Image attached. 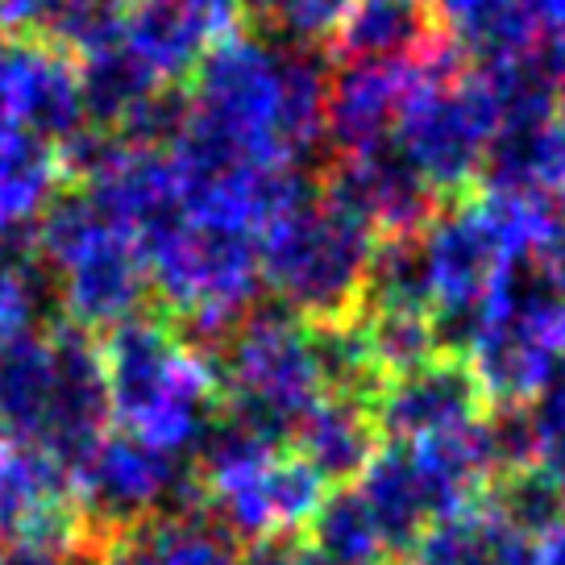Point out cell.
Segmentation results:
<instances>
[{
  "instance_id": "obj_12",
  "label": "cell",
  "mask_w": 565,
  "mask_h": 565,
  "mask_svg": "<svg viewBox=\"0 0 565 565\" xmlns=\"http://www.w3.org/2000/svg\"><path fill=\"white\" fill-rule=\"evenodd\" d=\"M79 557H88V565H233L237 545L209 508H183L88 532Z\"/></svg>"
},
{
  "instance_id": "obj_8",
  "label": "cell",
  "mask_w": 565,
  "mask_h": 565,
  "mask_svg": "<svg viewBox=\"0 0 565 565\" xmlns=\"http://www.w3.org/2000/svg\"><path fill=\"white\" fill-rule=\"evenodd\" d=\"M0 541L13 548L79 553L88 524L75 499V478L42 449L0 437Z\"/></svg>"
},
{
  "instance_id": "obj_9",
  "label": "cell",
  "mask_w": 565,
  "mask_h": 565,
  "mask_svg": "<svg viewBox=\"0 0 565 565\" xmlns=\"http://www.w3.org/2000/svg\"><path fill=\"white\" fill-rule=\"evenodd\" d=\"M491 412L470 362L458 353H437L416 371L387 379L374 391L371 416L383 441L416 445L458 437Z\"/></svg>"
},
{
  "instance_id": "obj_23",
  "label": "cell",
  "mask_w": 565,
  "mask_h": 565,
  "mask_svg": "<svg viewBox=\"0 0 565 565\" xmlns=\"http://www.w3.org/2000/svg\"><path fill=\"white\" fill-rule=\"evenodd\" d=\"M353 0H249L246 9L263 25V38L320 51L341 30Z\"/></svg>"
},
{
  "instance_id": "obj_31",
  "label": "cell",
  "mask_w": 565,
  "mask_h": 565,
  "mask_svg": "<svg viewBox=\"0 0 565 565\" xmlns=\"http://www.w3.org/2000/svg\"><path fill=\"white\" fill-rule=\"evenodd\" d=\"M0 562H4V541H0Z\"/></svg>"
},
{
  "instance_id": "obj_7",
  "label": "cell",
  "mask_w": 565,
  "mask_h": 565,
  "mask_svg": "<svg viewBox=\"0 0 565 565\" xmlns=\"http://www.w3.org/2000/svg\"><path fill=\"white\" fill-rule=\"evenodd\" d=\"M192 458H179L125 433H108L75 470V499L88 532L138 524L146 515L204 508Z\"/></svg>"
},
{
  "instance_id": "obj_25",
  "label": "cell",
  "mask_w": 565,
  "mask_h": 565,
  "mask_svg": "<svg viewBox=\"0 0 565 565\" xmlns=\"http://www.w3.org/2000/svg\"><path fill=\"white\" fill-rule=\"evenodd\" d=\"M46 296H54V287H51V275H46L42 258H30V263L18 266V270L0 275V350L18 333L34 329V320H38V312H42Z\"/></svg>"
},
{
  "instance_id": "obj_20",
  "label": "cell",
  "mask_w": 565,
  "mask_h": 565,
  "mask_svg": "<svg viewBox=\"0 0 565 565\" xmlns=\"http://www.w3.org/2000/svg\"><path fill=\"white\" fill-rule=\"evenodd\" d=\"M308 536V548L329 565H399V553L391 548L387 532L379 529L358 487H337L324 494Z\"/></svg>"
},
{
  "instance_id": "obj_17",
  "label": "cell",
  "mask_w": 565,
  "mask_h": 565,
  "mask_svg": "<svg viewBox=\"0 0 565 565\" xmlns=\"http://www.w3.org/2000/svg\"><path fill=\"white\" fill-rule=\"evenodd\" d=\"M478 175L487 183V192L565 204V138L557 134L553 117L499 125Z\"/></svg>"
},
{
  "instance_id": "obj_5",
  "label": "cell",
  "mask_w": 565,
  "mask_h": 565,
  "mask_svg": "<svg viewBox=\"0 0 565 565\" xmlns=\"http://www.w3.org/2000/svg\"><path fill=\"white\" fill-rule=\"evenodd\" d=\"M34 249L51 275L54 300L84 333L100 337V329L108 333L121 320L141 317L150 279L138 242L96 209L84 188L54 195L46 204L38 216Z\"/></svg>"
},
{
  "instance_id": "obj_29",
  "label": "cell",
  "mask_w": 565,
  "mask_h": 565,
  "mask_svg": "<svg viewBox=\"0 0 565 565\" xmlns=\"http://www.w3.org/2000/svg\"><path fill=\"white\" fill-rule=\"evenodd\" d=\"M287 565H329V562H320L308 545H291V557H287Z\"/></svg>"
},
{
  "instance_id": "obj_2",
  "label": "cell",
  "mask_w": 565,
  "mask_h": 565,
  "mask_svg": "<svg viewBox=\"0 0 565 565\" xmlns=\"http://www.w3.org/2000/svg\"><path fill=\"white\" fill-rule=\"evenodd\" d=\"M100 366L108 387V420L125 437L167 454H188L216 416V371L212 358L188 345L175 324L129 317L100 341Z\"/></svg>"
},
{
  "instance_id": "obj_16",
  "label": "cell",
  "mask_w": 565,
  "mask_h": 565,
  "mask_svg": "<svg viewBox=\"0 0 565 565\" xmlns=\"http://www.w3.org/2000/svg\"><path fill=\"white\" fill-rule=\"evenodd\" d=\"M441 42L433 0H353L341 30V63H416Z\"/></svg>"
},
{
  "instance_id": "obj_24",
  "label": "cell",
  "mask_w": 565,
  "mask_h": 565,
  "mask_svg": "<svg viewBox=\"0 0 565 565\" xmlns=\"http://www.w3.org/2000/svg\"><path fill=\"white\" fill-rule=\"evenodd\" d=\"M532 428V470L565 494V379H553L529 404Z\"/></svg>"
},
{
  "instance_id": "obj_6",
  "label": "cell",
  "mask_w": 565,
  "mask_h": 565,
  "mask_svg": "<svg viewBox=\"0 0 565 565\" xmlns=\"http://www.w3.org/2000/svg\"><path fill=\"white\" fill-rule=\"evenodd\" d=\"M494 129L499 113L491 92L449 38L412 63L391 141L433 192H461L482 171Z\"/></svg>"
},
{
  "instance_id": "obj_30",
  "label": "cell",
  "mask_w": 565,
  "mask_h": 565,
  "mask_svg": "<svg viewBox=\"0 0 565 565\" xmlns=\"http://www.w3.org/2000/svg\"><path fill=\"white\" fill-rule=\"evenodd\" d=\"M553 125H557V134L565 138V79H562V88H557V105H553Z\"/></svg>"
},
{
  "instance_id": "obj_21",
  "label": "cell",
  "mask_w": 565,
  "mask_h": 565,
  "mask_svg": "<svg viewBox=\"0 0 565 565\" xmlns=\"http://www.w3.org/2000/svg\"><path fill=\"white\" fill-rule=\"evenodd\" d=\"M362 312H424L433 317L428 275H424L420 233L416 237H379L366 266Z\"/></svg>"
},
{
  "instance_id": "obj_1",
  "label": "cell",
  "mask_w": 565,
  "mask_h": 565,
  "mask_svg": "<svg viewBox=\"0 0 565 565\" xmlns=\"http://www.w3.org/2000/svg\"><path fill=\"white\" fill-rule=\"evenodd\" d=\"M0 437L42 449L75 475L108 437L100 337L79 324H34L0 350Z\"/></svg>"
},
{
  "instance_id": "obj_28",
  "label": "cell",
  "mask_w": 565,
  "mask_h": 565,
  "mask_svg": "<svg viewBox=\"0 0 565 565\" xmlns=\"http://www.w3.org/2000/svg\"><path fill=\"white\" fill-rule=\"evenodd\" d=\"M79 553H54V548H13L0 565H75Z\"/></svg>"
},
{
  "instance_id": "obj_22",
  "label": "cell",
  "mask_w": 565,
  "mask_h": 565,
  "mask_svg": "<svg viewBox=\"0 0 565 565\" xmlns=\"http://www.w3.org/2000/svg\"><path fill=\"white\" fill-rule=\"evenodd\" d=\"M358 329L383 383L416 371L441 353L437 324L424 312H358Z\"/></svg>"
},
{
  "instance_id": "obj_14",
  "label": "cell",
  "mask_w": 565,
  "mask_h": 565,
  "mask_svg": "<svg viewBox=\"0 0 565 565\" xmlns=\"http://www.w3.org/2000/svg\"><path fill=\"white\" fill-rule=\"evenodd\" d=\"M379 428H374L371 404L353 399V395H324L291 433L287 449L312 470V475L337 491V487H353L366 461L379 454Z\"/></svg>"
},
{
  "instance_id": "obj_19",
  "label": "cell",
  "mask_w": 565,
  "mask_h": 565,
  "mask_svg": "<svg viewBox=\"0 0 565 565\" xmlns=\"http://www.w3.org/2000/svg\"><path fill=\"white\" fill-rule=\"evenodd\" d=\"M63 175L58 150L25 129L0 125V233L30 230L54 200V183Z\"/></svg>"
},
{
  "instance_id": "obj_26",
  "label": "cell",
  "mask_w": 565,
  "mask_h": 565,
  "mask_svg": "<svg viewBox=\"0 0 565 565\" xmlns=\"http://www.w3.org/2000/svg\"><path fill=\"white\" fill-rule=\"evenodd\" d=\"M529 266L565 300V209L553 221V230L545 233V242L536 246V254L529 258Z\"/></svg>"
},
{
  "instance_id": "obj_4",
  "label": "cell",
  "mask_w": 565,
  "mask_h": 565,
  "mask_svg": "<svg viewBox=\"0 0 565 565\" xmlns=\"http://www.w3.org/2000/svg\"><path fill=\"white\" fill-rule=\"evenodd\" d=\"M212 371L216 412L279 449H287L296 424L329 395L312 329L275 303L249 308V317L216 350Z\"/></svg>"
},
{
  "instance_id": "obj_11",
  "label": "cell",
  "mask_w": 565,
  "mask_h": 565,
  "mask_svg": "<svg viewBox=\"0 0 565 565\" xmlns=\"http://www.w3.org/2000/svg\"><path fill=\"white\" fill-rule=\"evenodd\" d=\"M324 192L358 212L379 237H416L437 216V200H441L416 175V167L399 154L395 141L341 154Z\"/></svg>"
},
{
  "instance_id": "obj_3",
  "label": "cell",
  "mask_w": 565,
  "mask_h": 565,
  "mask_svg": "<svg viewBox=\"0 0 565 565\" xmlns=\"http://www.w3.org/2000/svg\"><path fill=\"white\" fill-rule=\"evenodd\" d=\"M379 233L337 195L312 192L258 237V279L275 308L308 329L345 324L362 312L366 266Z\"/></svg>"
},
{
  "instance_id": "obj_15",
  "label": "cell",
  "mask_w": 565,
  "mask_h": 565,
  "mask_svg": "<svg viewBox=\"0 0 565 565\" xmlns=\"http://www.w3.org/2000/svg\"><path fill=\"white\" fill-rule=\"evenodd\" d=\"M399 565H545V548L503 520L482 494L475 508L433 524Z\"/></svg>"
},
{
  "instance_id": "obj_13",
  "label": "cell",
  "mask_w": 565,
  "mask_h": 565,
  "mask_svg": "<svg viewBox=\"0 0 565 565\" xmlns=\"http://www.w3.org/2000/svg\"><path fill=\"white\" fill-rule=\"evenodd\" d=\"M407 84L412 63H337L324 96V138L337 146V154H358L391 141Z\"/></svg>"
},
{
  "instance_id": "obj_18",
  "label": "cell",
  "mask_w": 565,
  "mask_h": 565,
  "mask_svg": "<svg viewBox=\"0 0 565 565\" xmlns=\"http://www.w3.org/2000/svg\"><path fill=\"white\" fill-rule=\"evenodd\" d=\"M75 75H79L84 121L92 129H105V134H113L134 108L146 105L154 92L167 88L159 75L150 71V63L125 42V34L84 51V63L75 67Z\"/></svg>"
},
{
  "instance_id": "obj_10",
  "label": "cell",
  "mask_w": 565,
  "mask_h": 565,
  "mask_svg": "<svg viewBox=\"0 0 565 565\" xmlns=\"http://www.w3.org/2000/svg\"><path fill=\"white\" fill-rule=\"evenodd\" d=\"M0 125L67 146L84 129L79 75L63 46L30 34H0Z\"/></svg>"
},
{
  "instance_id": "obj_27",
  "label": "cell",
  "mask_w": 565,
  "mask_h": 565,
  "mask_svg": "<svg viewBox=\"0 0 565 565\" xmlns=\"http://www.w3.org/2000/svg\"><path fill=\"white\" fill-rule=\"evenodd\" d=\"M296 541H263V545H249L246 553H237L233 565H287Z\"/></svg>"
}]
</instances>
